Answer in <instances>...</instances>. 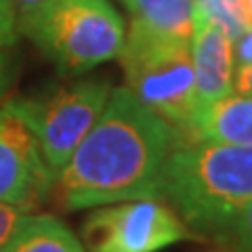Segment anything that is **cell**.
<instances>
[{"label":"cell","instance_id":"cell-9","mask_svg":"<svg viewBox=\"0 0 252 252\" xmlns=\"http://www.w3.org/2000/svg\"><path fill=\"white\" fill-rule=\"evenodd\" d=\"M189 141L252 145V97L231 94L204 109L195 118Z\"/></svg>","mask_w":252,"mask_h":252},{"label":"cell","instance_id":"cell-20","mask_svg":"<svg viewBox=\"0 0 252 252\" xmlns=\"http://www.w3.org/2000/svg\"><path fill=\"white\" fill-rule=\"evenodd\" d=\"M246 11H248V17H250V23H252V0H246Z\"/></svg>","mask_w":252,"mask_h":252},{"label":"cell","instance_id":"cell-6","mask_svg":"<svg viewBox=\"0 0 252 252\" xmlns=\"http://www.w3.org/2000/svg\"><path fill=\"white\" fill-rule=\"evenodd\" d=\"M191 238V231L162 200L107 204L82 223L89 252H158Z\"/></svg>","mask_w":252,"mask_h":252},{"label":"cell","instance_id":"cell-2","mask_svg":"<svg viewBox=\"0 0 252 252\" xmlns=\"http://www.w3.org/2000/svg\"><path fill=\"white\" fill-rule=\"evenodd\" d=\"M252 198V145L183 141L162 172L160 200L191 233L229 242Z\"/></svg>","mask_w":252,"mask_h":252},{"label":"cell","instance_id":"cell-4","mask_svg":"<svg viewBox=\"0 0 252 252\" xmlns=\"http://www.w3.org/2000/svg\"><path fill=\"white\" fill-rule=\"evenodd\" d=\"M118 61L124 69L126 89L191 139L195 122V74L191 42L175 40L130 21Z\"/></svg>","mask_w":252,"mask_h":252},{"label":"cell","instance_id":"cell-7","mask_svg":"<svg viewBox=\"0 0 252 252\" xmlns=\"http://www.w3.org/2000/svg\"><path fill=\"white\" fill-rule=\"evenodd\" d=\"M53 187L55 177L34 135L4 101L0 105V204L30 212Z\"/></svg>","mask_w":252,"mask_h":252},{"label":"cell","instance_id":"cell-1","mask_svg":"<svg viewBox=\"0 0 252 252\" xmlns=\"http://www.w3.org/2000/svg\"><path fill=\"white\" fill-rule=\"evenodd\" d=\"M183 135L126 86H116L99 120L55 181L67 210L160 200L162 172Z\"/></svg>","mask_w":252,"mask_h":252},{"label":"cell","instance_id":"cell-19","mask_svg":"<svg viewBox=\"0 0 252 252\" xmlns=\"http://www.w3.org/2000/svg\"><path fill=\"white\" fill-rule=\"evenodd\" d=\"M11 2H13V6H15V11L23 13V11H30V9H34V6L42 4L44 0H11Z\"/></svg>","mask_w":252,"mask_h":252},{"label":"cell","instance_id":"cell-8","mask_svg":"<svg viewBox=\"0 0 252 252\" xmlns=\"http://www.w3.org/2000/svg\"><path fill=\"white\" fill-rule=\"evenodd\" d=\"M195 74V118L233 94V40L217 23L195 11L191 34ZM195 124V122H193Z\"/></svg>","mask_w":252,"mask_h":252},{"label":"cell","instance_id":"cell-17","mask_svg":"<svg viewBox=\"0 0 252 252\" xmlns=\"http://www.w3.org/2000/svg\"><path fill=\"white\" fill-rule=\"evenodd\" d=\"M233 94L252 97V63L235 67L233 72Z\"/></svg>","mask_w":252,"mask_h":252},{"label":"cell","instance_id":"cell-10","mask_svg":"<svg viewBox=\"0 0 252 252\" xmlns=\"http://www.w3.org/2000/svg\"><path fill=\"white\" fill-rule=\"evenodd\" d=\"M130 21L175 40L191 42L195 4L193 0H120Z\"/></svg>","mask_w":252,"mask_h":252},{"label":"cell","instance_id":"cell-13","mask_svg":"<svg viewBox=\"0 0 252 252\" xmlns=\"http://www.w3.org/2000/svg\"><path fill=\"white\" fill-rule=\"evenodd\" d=\"M17 38V11L11 0H0V51H11Z\"/></svg>","mask_w":252,"mask_h":252},{"label":"cell","instance_id":"cell-16","mask_svg":"<svg viewBox=\"0 0 252 252\" xmlns=\"http://www.w3.org/2000/svg\"><path fill=\"white\" fill-rule=\"evenodd\" d=\"M252 63V28L233 40V65L242 67Z\"/></svg>","mask_w":252,"mask_h":252},{"label":"cell","instance_id":"cell-12","mask_svg":"<svg viewBox=\"0 0 252 252\" xmlns=\"http://www.w3.org/2000/svg\"><path fill=\"white\" fill-rule=\"evenodd\" d=\"M193 4L195 11H200L212 23H217L231 40L252 28L246 11V0H193Z\"/></svg>","mask_w":252,"mask_h":252},{"label":"cell","instance_id":"cell-15","mask_svg":"<svg viewBox=\"0 0 252 252\" xmlns=\"http://www.w3.org/2000/svg\"><path fill=\"white\" fill-rule=\"evenodd\" d=\"M28 215L30 212L21 210V208L0 204V248L11 240V235L17 231V227L23 223V219H26Z\"/></svg>","mask_w":252,"mask_h":252},{"label":"cell","instance_id":"cell-18","mask_svg":"<svg viewBox=\"0 0 252 252\" xmlns=\"http://www.w3.org/2000/svg\"><path fill=\"white\" fill-rule=\"evenodd\" d=\"M15 78V61L11 51H0V101Z\"/></svg>","mask_w":252,"mask_h":252},{"label":"cell","instance_id":"cell-11","mask_svg":"<svg viewBox=\"0 0 252 252\" xmlns=\"http://www.w3.org/2000/svg\"><path fill=\"white\" fill-rule=\"evenodd\" d=\"M0 252H86L82 242L51 215H30Z\"/></svg>","mask_w":252,"mask_h":252},{"label":"cell","instance_id":"cell-3","mask_svg":"<svg viewBox=\"0 0 252 252\" xmlns=\"http://www.w3.org/2000/svg\"><path fill=\"white\" fill-rule=\"evenodd\" d=\"M26 34L61 74H82L118 59L124 46V19L109 0H44L17 13Z\"/></svg>","mask_w":252,"mask_h":252},{"label":"cell","instance_id":"cell-5","mask_svg":"<svg viewBox=\"0 0 252 252\" xmlns=\"http://www.w3.org/2000/svg\"><path fill=\"white\" fill-rule=\"evenodd\" d=\"M107 78H86L40 94L6 101L11 112L34 135L42 160L57 181L76 147L99 120L109 99Z\"/></svg>","mask_w":252,"mask_h":252},{"label":"cell","instance_id":"cell-14","mask_svg":"<svg viewBox=\"0 0 252 252\" xmlns=\"http://www.w3.org/2000/svg\"><path fill=\"white\" fill-rule=\"evenodd\" d=\"M229 242H233L238 252H252V198L242 208L238 220H235Z\"/></svg>","mask_w":252,"mask_h":252}]
</instances>
